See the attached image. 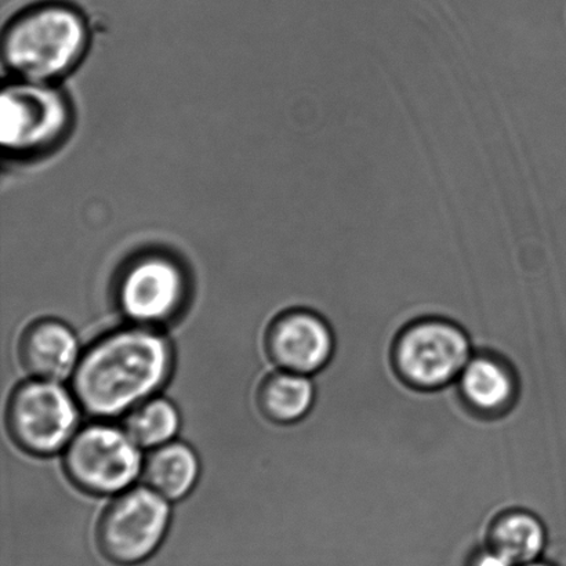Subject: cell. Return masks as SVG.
<instances>
[{
  "label": "cell",
  "instance_id": "14",
  "mask_svg": "<svg viewBox=\"0 0 566 566\" xmlns=\"http://www.w3.org/2000/svg\"><path fill=\"white\" fill-rule=\"evenodd\" d=\"M465 398L482 410L504 407L512 397L513 385L507 371L491 359L479 358L465 366L462 376Z\"/></svg>",
  "mask_w": 566,
  "mask_h": 566
},
{
  "label": "cell",
  "instance_id": "15",
  "mask_svg": "<svg viewBox=\"0 0 566 566\" xmlns=\"http://www.w3.org/2000/svg\"><path fill=\"white\" fill-rule=\"evenodd\" d=\"M179 430V415L165 399L142 405L126 420V432L137 447H163Z\"/></svg>",
  "mask_w": 566,
  "mask_h": 566
},
{
  "label": "cell",
  "instance_id": "13",
  "mask_svg": "<svg viewBox=\"0 0 566 566\" xmlns=\"http://www.w3.org/2000/svg\"><path fill=\"white\" fill-rule=\"evenodd\" d=\"M545 530L528 514H512L499 521L493 530V552L513 565L535 562L545 547Z\"/></svg>",
  "mask_w": 566,
  "mask_h": 566
},
{
  "label": "cell",
  "instance_id": "17",
  "mask_svg": "<svg viewBox=\"0 0 566 566\" xmlns=\"http://www.w3.org/2000/svg\"><path fill=\"white\" fill-rule=\"evenodd\" d=\"M521 566H548V565H546V564H534V563H531V564L521 565Z\"/></svg>",
  "mask_w": 566,
  "mask_h": 566
},
{
  "label": "cell",
  "instance_id": "4",
  "mask_svg": "<svg viewBox=\"0 0 566 566\" xmlns=\"http://www.w3.org/2000/svg\"><path fill=\"white\" fill-rule=\"evenodd\" d=\"M169 507L153 490L138 488L124 493L105 510L97 530L98 548L116 565L146 562L164 541Z\"/></svg>",
  "mask_w": 566,
  "mask_h": 566
},
{
  "label": "cell",
  "instance_id": "2",
  "mask_svg": "<svg viewBox=\"0 0 566 566\" xmlns=\"http://www.w3.org/2000/svg\"><path fill=\"white\" fill-rule=\"evenodd\" d=\"M88 43V27L80 9L48 0L20 11L6 28V66L20 81L50 83L80 63Z\"/></svg>",
  "mask_w": 566,
  "mask_h": 566
},
{
  "label": "cell",
  "instance_id": "12",
  "mask_svg": "<svg viewBox=\"0 0 566 566\" xmlns=\"http://www.w3.org/2000/svg\"><path fill=\"white\" fill-rule=\"evenodd\" d=\"M314 388L297 374H279L263 381L258 394L259 408L276 423L302 419L313 403Z\"/></svg>",
  "mask_w": 566,
  "mask_h": 566
},
{
  "label": "cell",
  "instance_id": "8",
  "mask_svg": "<svg viewBox=\"0 0 566 566\" xmlns=\"http://www.w3.org/2000/svg\"><path fill=\"white\" fill-rule=\"evenodd\" d=\"M397 357L402 374L415 385L438 387L464 370L470 346L457 327L442 322H426L405 333Z\"/></svg>",
  "mask_w": 566,
  "mask_h": 566
},
{
  "label": "cell",
  "instance_id": "1",
  "mask_svg": "<svg viewBox=\"0 0 566 566\" xmlns=\"http://www.w3.org/2000/svg\"><path fill=\"white\" fill-rule=\"evenodd\" d=\"M169 366V347L163 337L142 329L114 333L77 364L75 396L87 413L111 418L157 390Z\"/></svg>",
  "mask_w": 566,
  "mask_h": 566
},
{
  "label": "cell",
  "instance_id": "6",
  "mask_svg": "<svg viewBox=\"0 0 566 566\" xmlns=\"http://www.w3.org/2000/svg\"><path fill=\"white\" fill-rule=\"evenodd\" d=\"M77 412L69 392L54 381H31L17 388L10 399V436L24 451L52 454L75 430Z\"/></svg>",
  "mask_w": 566,
  "mask_h": 566
},
{
  "label": "cell",
  "instance_id": "7",
  "mask_svg": "<svg viewBox=\"0 0 566 566\" xmlns=\"http://www.w3.org/2000/svg\"><path fill=\"white\" fill-rule=\"evenodd\" d=\"M187 282L175 260L163 254L137 259L122 276L118 300L122 311L140 324H163L185 303Z\"/></svg>",
  "mask_w": 566,
  "mask_h": 566
},
{
  "label": "cell",
  "instance_id": "10",
  "mask_svg": "<svg viewBox=\"0 0 566 566\" xmlns=\"http://www.w3.org/2000/svg\"><path fill=\"white\" fill-rule=\"evenodd\" d=\"M20 358L28 374L38 379L63 380L76 365L74 333L57 321L35 322L22 335Z\"/></svg>",
  "mask_w": 566,
  "mask_h": 566
},
{
  "label": "cell",
  "instance_id": "11",
  "mask_svg": "<svg viewBox=\"0 0 566 566\" xmlns=\"http://www.w3.org/2000/svg\"><path fill=\"white\" fill-rule=\"evenodd\" d=\"M199 465L196 453L182 443H169L149 454L144 468L147 484L168 501L185 497L196 484Z\"/></svg>",
  "mask_w": 566,
  "mask_h": 566
},
{
  "label": "cell",
  "instance_id": "16",
  "mask_svg": "<svg viewBox=\"0 0 566 566\" xmlns=\"http://www.w3.org/2000/svg\"><path fill=\"white\" fill-rule=\"evenodd\" d=\"M475 566H514L509 559L501 556L496 552L484 554L479 558Z\"/></svg>",
  "mask_w": 566,
  "mask_h": 566
},
{
  "label": "cell",
  "instance_id": "5",
  "mask_svg": "<svg viewBox=\"0 0 566 566\" xmlns=\"http://www.w3.org/2000/svg\"><path fill=\"white\" fill-rule=\"evenodd\" d=\"M65 469L81 490L109 495L136 480L142 469V454L127 432L93 426L70 443Z\"/></svg>",
  "mask_w": 566,
  "mask_h": 566
},
{
  "label": "cell",
  "instance_id": "3",
  "mask_svg": "<svg viewBox=\"0 0 566 566\" xmlns=\"http://www.w3.org/2000/svg\"><path fill=\"white\" fill-rule=\"evenodd\" d=\"M71 111L50 83L20 81L0 97V143L11 154H35L65 135Z\"/></svg>",
  "mask_w": 566,
  "mask_h": 566
},
{
  "label": "cell",
  "instance_id": "9",
  "mask_svg": "<svg viewBox=\"0 0 566 566\" xmlns=\"http://www.w3.org/2000/svg\"><path fill=\"white\" fill-rule=\"evenodd\" d=\"M268 349L281 368L307 375L321 369L331 358L333 340L318 316L294 311L280 316L270 327Z\"/></svg>",
  "mask_w": 566,
  "mask_h": 566
}]
</instances>
